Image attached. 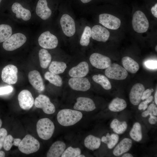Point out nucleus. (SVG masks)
<instances>
[{"label":"nucleus","mask_w":157,"mask_h":157,"mask_svg":"<svg viewBox=\"0 0 157 157\" xmlns=\"http://www.w3.org/2000/svg\"><path fill=\"white\" fill-rule=\"evenodd\" d=\"M83 3H88L92 0H80Z\"/></svg>","instance_id":"nucleus-52"},{"label":"nucleus","mask_w":157,"mask_h":157,"mask_svg":"<svg viewBox=\"0 0 157 157\" xmlns=\"http://www.w3.org/2000/svg\"><path fill=\"white\" fill-rule=\"evenodd\" d=\"M122 63L124 68L131 73H135L139 69V66L137 62L129 57H123Z\"/></svg>","instance_id":"nucleus-24"},{"label":"nucleus","mask_w":157,"mask_h":157,"mask_svg":"<svg viewBox=\"0 0 157 157\" xmlns=\"http://www.w3.org/2000/svg\"><path fill=\"white\" fill-rule=\"evenodd\" d=\"M38 42L39 45L43 48L52 49L57 47L58 40L56 36L47 31L40 35L38 38Z\"/></svg>","instance_id":"nucleus-8"},{"label":"nucleus","mask_w":157,"mask_h":157,"mask_svg":"<svg viewBox=\"0 0 157 157\" xmlns=\"http://www.w3.org/2000/svg\"><path fill=\"white\" fill-rule=\"evenodd\" d=\"M60 23L63 31L66 36L71 37L74 34L76 31L75 22L69 15L67 14L62 15Z\"/></svg>","instance_id":"nucleus-10"},{"label":"nucleus","mask_w":157,"mask_h":157,"mask_svg":"<svg viewBox=\"0 0 157 157\" xmlns=\"http://www.w3.org/2000/svg\"><path fill=\"white\" fill-rule=\"evenodd\" d=\"M155 102L156 105L157 104V91L156 90L154 95Z\"/></svg>","instance_id":"nucleus-50"},{"label":"nucleus","mask_w":157,"mask_h":157,"mask_svg":"<svg viewBox=\"0 0 157 157\" xmlns=\"http://www.w3.org/2000/svg\"><path fill=\"white\" fill-rule=\"evenodd\" d=\"M105 74L108 78L116 80L125 79L128 74L127 71L124 68L116 63L111 64L106 68Z\"/></svg>","instance_id":"nucleus-6"},{"label":"nucleus","mask_w":157,"mask_h":157,"mask_svg":"<svg viewBox=\"0 0 157 157\" xmlns=\"http://www.w3.org/2000/svg\"><path fill=\"white\" fill-rule=\"evenodd\" d=\"M18 99L20 107L24 110L30 109L34 104V99L32 94L26 90H22L20 92Z\"/></svg>","instance_id":"nucleus-14"},{"label":"nucleus","mask_w":157,"mask_h":157,"mask_svg":"<svg viewBox=\"0 0 157 157\" xmlns=\"http://www.w3.org/2000/svg\"><path fill=\"white\" fill-rule=\"evenodd\" d=\"M144 90V86L141 83H137L133 86L129 94L130 101L132 104L137 105L139 104Z\"/></svg>","instance_id":"nucleus-18"},{"label":"nucleus","mask_w":157,"mask_h":157,"mask_svg":"<svg viewBox=\"0 0 157 157\" xmlns=\"http://www.w3.org/2000/svg\"><path fill=\"white\" fill-rule=\"evenodd\" d=\"M13 88L10 86L0 88V95L6 94L12 92Z\"/></svg>","instance_id":"nucleus-41"},{"label":"nucleus","mask_w":157,"mask_h":157,"mask_svg":"<svg viewBox=\"0 0 157 157\" xmlns=\"http://www.w3.org/2000/svg\"><path fill=\"white\" fill-rule=\"evenodd\" d=\"M91 37V28L88 26L85 27L80 41V44L84 46L88 45L90 42V38Z\"/></svg>","instance_id":"nucleus-34"},{"label":"nucleus","mask_w":157,"mask_h":157,"mask_svg":"<svg viewBox=\"0 0 157 157\" xmlns=\"http://www.w3.org/2000/svg\"><path fill=\"white\" fill-rule=\"evenodd\" d=\"M26 37L23 34L16 33L3 42V47L6 50L13 51L22 46L26 42Z\"/></svg>","instance_id":"nucleus-5"},{"label":"nucleus","mask_w":157,"mask_h":157,"mask_svg":"<svg viewBox=\"0 0 157 157\" xmlns=\"http://www.w3.org/2000/svg\"><path fill=\"white\" fill-rule=\"evenodd\" d=\"M141 115L143 117H147L149 114L147 111H145L142 113Z\"/></svg>","instance_id":"nucleus-48"},{"label":"nucleus","mask_w":157,"mask_h":157,"mask_svg":"<svg viewBox=\"0 0 157 157\" xmlns=\"http://www.w3.org/2000/svg\"><path fill=\"white\" fill-rule=\"evenodd\" d=\"M129 134L131 138L136 141L139 142L142 139L141 126L140 124L135 122Z\"/></svg>","instance_id":"nucleus-32"},{"label":"nucleus","mask_w":157,"mask_h":157,"mask_svg":"<svg viewBox=\"0 0 157 157\" xmlns=\"http://www.w3.org/2000/svg\"><path fill=\"white\" fill-rule=\"evenodd\" d=\"M148 107V104L144 101L141 102L139 105L138 109L141 110H144L147 109Z\"/></svg>","instance_id":"nucleus-43"},{"label":"nucleus","mask_w":157,"mask_h":157,"mask_svg":"<svg viewBox=\"0 0 157 157\" xmlns=\"http://www.w3.org/2000/svg\"><path fill=\"white\" fill-rule=\"evenodd\" d=\"M1 0H0V3H1Z\"/></svg>","instance_id":"nucleus-56"},{"label":"nucleus","mask_w":157,"mask_h":157,"mask_svg":"<svg viewBox=\"0 0 157 157\" xmlns=\"http://www.w3.org/2000/svg\"><path fill=\"white\" fill-rule=\"evenodd\" d=\"M155 50L156 51H157V46H156L155 47Z\"/></svg>","instance_id":"nucleus-55"},{"label":"nucleus","mask_w":157,"mask_h":157,"mask_svg":"<svg viewBox=\"0 0 157 157\" xmlns=\"http://www.w3.org/2000/svg\"><path fill=\"white\" fill-rule=\"evenodd\" d=\"M90 62L94 67L104 69L109 67L112 64L109 58L98 53L92 54L89 58Z\"/></svg>","instance_id":"nucleus-11"},{"label":"nucleus","mask_w":157,"mask_h":157,"mask_svg":"<svg viewBox=\"0 0 157 157\" xmlns=\"http://www.w3.org/2000/svg\"><path fill=\"white\" fill-rule=\"evenodd\" d=\"M113 131L117 134H122L126 130L127 124L125 121L120 122L116 119H114L110 124Z\"/></svg>","instance_id":"nucleus-28"},{"label":"nucleus","mask_w":157,"mask_h":157,"mask_svg":"<svg viewBox=\"0 0 157 157\" xmlns=\"http://www.w3.org/2000/svg\"><path fill=\"white\" fill-rule=\"evenodd\" d=\"M91 32L92 38L99 42H106L110 35L109 31L106 28L99 25L94 26L91 30Z\"/></svg>","instance_id":"nucleus-16"},{"label":"nucleus","mask_w":157,"mask_h":157,"mask_svg":"<svg viewBox=\"0 0 157 157\" xmlns=\"http://www.w3.org/2000/svg\"><path fill=\"white\" fill-rule=\"evenodd\" d=\"M147 111L150 116L157 115V108L154 104H150L147 108Z\"/></svg>","instance_id":"nucleus-39"},{"label":"nucleus","mask_w":157,"mask_h":157,"mask_svg":"<svg viewBox=\"0 0 157 157\" xmlns=\"http://www.w3.org/2000/svg\"><path fill=\"white\" fill-rule=\"evenodd\" d=\"M102 142L107 144L108 143V140L106 136H103L101 139Z\"/></svg>","instance_id":"nucleus-47"},{"label":"nucleus","mask_w":157,"mask_h":157,"mask_svg":"<svg viewBox=\"0 0 157 157\" xmlns=\"http://www.w3.org/2000/svg\"><path fill=\"white\" fill-rule=\"evenodd\" d=\"M18 69L13 65H8L2 69L1 77L2 81L9 85L16 83L17 80Z\"/></svg>","instance_id":"nucleus-9"},{"label":"nucleus","mask_w":157,"mask_h":157,"mask_svg":"<svg viewBox=\"0 0 157 157\" xmlns=\"http://www.w3.org/2000/svg\"><path fill=\"white\" fill-rule=\"evenodd\" d=\"M44 77L50 83L56 86L60 87L63 85L62 78L58 74L48 71L45 73Z\"/></svg>","instance_id":"nucleus-30"},{"label":"nucleus","mask_w":157,"mask_h":157,"mask_svg":"<svg viewBox=\"0 0 157 157\" xmlns=\"http://www.w3.org/2000/svg\"><path fill=\"white\" fill-rule=\"evenodd\" d=\"M2 120L1 119H0V129L1 128L2 125Z\"/></svg>","instance_id":"nucleus-54"},{"label":"nucleus","mask_w":157,"mask_h":157,"mask_svg":"<svg viewBox=\"0 0 157 157\" xmlns=\"http://www.w3.org/2000/svg\"><path fill=\"white\" fill-rule=\"evenodd\" d=\"M151 11L153 15L156 17H157V3L153 6L151 9Z\"/></svg>","instance_id":"nucleus-45"},{"label":"nucleus","mask_w":157,"mask_h":157,"mask_svg":"<svg viewBox=\"0 0 157 157\" xmlns=\"http://www.w3.org/2000/svg\"><path fill=\"white\" fill-rule=\"evenodd\" d=\"M132 145V140L126 138L122 140L114 149L113 153L115 156H119L128 151Z\"/></svg>","instance_id":"nucleus-23"},{"label":"nucleus","mask_w":157,"mask_h":157,"mask_svg":"<svg viewBox=\"0 0 157 157\" xmlns=\"http://www.w3.org/2000/svg\"><path fill=\"white\" fill-rule=\"evenodd\" d=\"M157 60H148L144 62L145 66L147 68L151 69H157Z\"/></svg>","instance_id":"nucleus-40"},{"label":"nucleus","mask_w":157,"mask_h":157,"mask_svg":"<svg viewBox=\"0 0 157 157\" xmlns=\"http://www.w3.org/2000/svg\"><path fill=\"white\" fill-rule=\"evenodd\" d=\"M133 29L138 33L146 32L149 27V22L144 13L140 10L136 11L134 14L132 20Z\"/></svg>","instance_id":"nucleus-4"},{"label":"nucleus","mask_w":157,"mask_h":157,"mask_svg":"<svg viewBox=\"0 0 157 157\" xmlns=\"http://www.w3.org/2000/svg\"><path fill=\"white\" fill-rule=\"evenodd\" d=\"M92 78L95 82L100 84L104 89L109 90L111 88V85L109 80L103 75H95Z\"/></svg>","instance_id":"nucleus-31"},{"label":"nucleus","mask_w":157,"mask_h":157,"mask_svg":"<svg viewBox=\"0 0 157 157\" xmlns=\"http://www.w3.org/2000/svg\"><path fill=\"white\" fill-rule=\"evenodd\" d=\"M65 148L66 145L64 142L59 140L56 141L50 147L47 153V157H61Z\"/></svg>","instance_id":"nucleus-21"},{"label":"nucleus","mask_w":157,"mask_h":157,"mask_svg":"<svg viewBox=\"0 0 157 157\" xmlns=\"http://www.w3.org/2000/svg\"><path fill=\"white\" fill-rule=\"evenodd\" d=\"M82 117V113L78 110L65 109L58 112L57 119L61 125L68 126L76 124L81 119Z\"/></svg>","instance_id":"nucleus-1"},{"label":"nucleus","mask_w":157,"mask_h":157,"mask_svg":"<svg viewBox=\"0 0 157 157\" xmlns=\"http://www.w3.org/2000/svg\"><path fill=\"white\" fill-rule=\"evenodd\" d=\"M122 157H133L132 155L129 153H126L124 154Z\"/></svg>","instance_id":"nucleus-49"},{"label":"nucleus","mask_w":157,"mask_h":157,"mask_svg":"<svg viewBox=\"0 0 157 157\" xmlns=\"http://www.w3.org/2000/svg\"><path fill=\"white\" fill-rule=\"evenodd\" d=\"M68 84L73 90L81 91H86L89 90L91 84L88 79L85 77L72 78L68 81Z\"/></svg>","instance_id":"nucleus-13"},{"label":"nucleus","mask_w":157,"mask_h":157,"mask_svg":"<svg viewBox=\"0 0 157 157\" xmlns=\"http://www.w3.org/2000/svg\"><path fill=\"white\" fill-rule=\"evenodd\" d=\"M18 147L21 152L28 154L38 151L40 147V144L34 137L28 134L21 140Z\"/></svg>","instance_id":"nucleus-3"},{"label":"nucleus","mask_w":157,"mask_h":157,"mask_svg":"<svg viewBox=\"0 0 157 157\" xmlns=\"http://www.w3.org/2000/svg\"><path fill=\"white\" fill-rule=\"evenodd\" d=\"M39 57L41 67L44 69L47 68L51 60L50 54L47 50L42 49L39 51Z\"/></svg>","instance_id":"nucleus-27"},{"label":"nucleus","mask_w":157,"mask_h":157,"mask_svg":"<svg viewBox=\"0 0 157 157\" xmlns=\"http://www.w3.org/2000/svg\"><path fill=\"white\" fill-rule=\"evenodd\" d=\"M7 134V131L6 129H0V150L3 146L4 142Z\"/></svg>","instance_id":"nucleus-38"},{"label":"nucleus","mask_w":157,"mask_h":157,"mask_svg":"<svg viewBox=\"0 0 157 157\" xmlns=\"http://www.w3.org/2000/svg\"><path fill=\"white\" fill-rule=\"evenodd\" d=\"M12 11L16 14V17L18 18H22L25 21L29 20L31 17V14L28 10L26 9L19 3L15 2L12 6Z\"/></svg>","instance_id":"nucleus-22"},{"label":"nucleus","mask_w":157,"mask_h":157,"mask_svg":"<svg viewBox=\"0 0 157 157\" xmlns=\"http://www.w3.org/2000/svg\"><path fill=\"white\" fill-rule=\"evenodd\" d=\"M101 144V139L100 138L91 135L87 136L84 140L85 147L92 151L98 149Z\"/></svg>","instance_id":"nucleus-25"},{"label":"nucleus","mask_w":157,"mask_h":157,"mask_svg":"<svg viewBox=\"0 0 157 157\" xmlns=\"http://www.w3.org/2000/svg\"><path fill=\"white\" fill-rule=\"evenodd\" d=\"M5 156V153L3 151H0V157H4Z\"/></svg>","instance_id":"nucleus-51"},{"label":"nucleus","mask_w":157,"mask_h":157,"mask_svg":"<svg viewBox=\"0 0 157 157\" xmlns=\"http://www.w3.org/2000/svg\"><path fill=\"white\" fill-rule=\"evenodd\" d=\"M89 71L88 64L86 62L83 61L71 68L69 72V74L72 78L83 77L88 74Z\"/></svg>","instance_id":"nucleus-17"},{"label":"nucleus","mask_w":157,"mask_h":157,"mask_svg":"<svg viewBox=\"0 0 157 157\" xmlns=\"http://www.w3.org/2000/svg\"><path fill=\"white\" fill-rule=\"evenodd\" d=\"M81 153V150L78 147H68L63 152L61 157H77Z\"/></svg>","instance_id":"nucleus-35"},{"label":"nucleus","mask_w":157,"mask_h":157,"mask_svg":"<svg viewBox=\"0 0 157 157\" xmlns=\"http://www.w3.org/2000/svg\"><path fill=\"white\" fill-rule=\"evenodd\" d=\"M66 67V64L64 62L53 61L49 66V70L51 72L58 74L63 73Z\"/></svg>","instance_id":"nucleus-29"},{"label":"nucleus","mask_w":157,"mask_h":157,"mask_svg":"<svg viewBox=\"0 0 157 157\" xmlns=\"http://www.w3.org/2000/svg\"><path fill=\"white\" fill-rule=\"evenodd\" d=\"M12 30L9 25L5 24L0 25V43L4 42L12 35Z\"/></svg>","instance_id":"nucleus-33"},{"label":"nucleus","mask_w":157,"mask_h":157,"mask_svg":"<svg viewBox=\"0 0 157 157\" xmlns=\"http://www.w3.org/2000/svg\"><path fill=\"white\" fill-rule=\"evenodd\" d=\"M99 23L107 28L113 30L118 28L121 24L120 20L112 15L103 13L99 16Z\"/></svg>","instance_id":"nucleus-12"},{"label":"nucleus","mask_w":157,"mask_h":157,"mask_svg":"<svg viewBox=\"0 0 157 157\" xmlns=\"http://www.w3.org/2000/svg\"><path fill=\"white\" fill-rule=\"evenodd\" d=\"M149 123L151 124H155L157 122V118L156 116L153 115L150 116L149 119Z\"/></svg>","instance_id":"nucleus-44"},{"label":"nucleus","mask_w":157,"mask_h":157,"mask_svg":"<svg viewBox=\"0 0 157 157\" xmlns=\"http://www.w3.org/2000/svg\"><path fill=\"white\" fill-rule=\"evenodd\" d=\"M34 104L36 108L42 109L46 114H53L56 110L54 105L51 102L49 97L44 95L40 94L37 97Z\"/></svg>","instance_id":"nucleus-7"},{"label":"nucleus","mask_w":157,"mask_h":157,"mask_svg":"<svg viewBox=\"0 0 157 157\" xmlns=\"http://www.w3.org/2000/svg\"><path fill=\"white\" fill-rule=\"evenodd\" d=\"M153 99V96L151 95L149 97L146 99L145 101L148 104L151 102Z\"/></svg>","instance_id":"nucleus-46"},{"label":"nucleus","mask_w":157,"mask_h":157,"mask_svg":"<svg viewBox=\"0 0 157 157\" xmlns=\"http://www.w3.org/2000/svg\"><path fill=\"white\" fill-rule=\"evenodd\" d=\"M127 104L125 100L118 97L113 99L108 106V108L110 111L114 112H119L125 109Z\"/></svg>","instance_id":"nucleus-26"},{"label":"nucleus","mask_w":157,"mask_h":157,"mask_svg":"<svg viewBox=\"0 0 157 157\" xmlns=\"http://www.w3.org/2000/svg\"><path fill=\"white\" fill-rule=\"evenodd\" d=\"M37 15L42 19L45 20L51 16L52 12L47 6V0H39L36 8Z\"/></svg>","instance_id":"nucleus-20"},{"label":"nucleus","mask_w":157,"mask_h":157,"mask_svg":"<svg viewBox=\"0 0 157 157\" xmlns=\"http://www.w3.org/2000/svg\"><path fill=\"white\" fill-rule=\"evenodd\" d=\"M55 129L53 122L47 118L41 119L36 124V130L38 136L42 139L47 140L52 136Z\"/></svg>","instance_id":"nucleus-2"},{"label":"nucleus","mask_w":157,"mask_h":157,"mask_svg":"<svg viewBox=\"0 0 157 157\" xmlns=\"http://www.w3.org/2000/svg\"><path fill=\"white\" fill-rule=\"evenodd\" d=\"M74 108L77 110L86 112L91 111L96 108L95 104L91 99L86 97H79L76 99Z\"/></svg>","instance_id":"nucleus-15"},{"label":"nucleus","mask_w":157,"mask_h":157,"mask_svg":"<svg viewBox=\"0 0 157 157\" xmlns=\"http://www.w3.org/2000/svg\"><path fill=\"white\" fill-rule=\"evenodd\" d=\"M28 78L34 88L40 91L44 90L45 86L43 80L38 71L34 70L30 72L28 74Z\"/></svg>","instance_id":"nucleus-19"},{"label":"nucleus","mask_w":157,"mask_h":157,"mask_svg":"<svg viewBox=\"0 0 157 157\" xmlns=\"http://www.w3.org/2000/svg\"><path fill=\"white\" fill-rule=\"evenodd\" d=\"M14 139L10 135L6 136L4 140L3 146L5 150L8 151L10 150L13 145H14Z\"/></svg>","instance_id":"nucleus-37"},{"label":"nucleus","mask_w":157,"mask_h":157,"mask_svg":"<svg viewBox=\"0 0 157 157\" xmlns=\"http://www.w3.org/2000/svg\"><path fill=\"white\" fill-rule=\"evenodd\" d=\"M85 156L84 155H82V154H80L77 157H85Z\"/></svg>","instance_id":"nucleus-53"},{"label":"nucleus","mask_w":157,"mask_h":157,"mask_svg":"<svg viewBox=\"0 0 157 157\" xmlns=\"http://www.w3.org/2000/svg\"><path fill=\"white\" fill-rule=\"evenodd\" d=\"M154 90L152 89H147L146 90H144L142 94L141 99L142 100L146 99L151 95V93Z\"/></svg>","instance_id":"nucleus-42"},{"label":"nucleus","mask_w":157,"mask_h":157,"mask_svg":"<svg viewBox=\"0 0 157 157\" xmlns=\"http://www.w3.org/2000/svg\"><path fill=\"white\" fill-rule=\"evenodd\" d=\"M108 140L107 144L108 148L110 149H113L118 142L119 140V136L117 134L113 133L110 135L108 133L106 136Z\"/></svg>","instance_id":"nucleus-36"}]
</instances>
